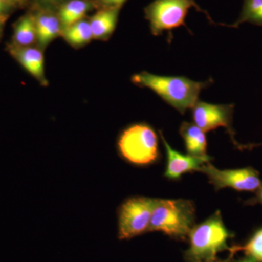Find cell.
<instances>
[{"mask_svg":"<svg viewBox=\"0 0 262 262\" xmlns=\"http://www.w3.org/2000/svg\"><path fill=\"white\" fill-rule=\"evenodd\" d=\"M132 81L138 86L154 91L163 101L182 114L192 108L198 102L201 91L213 82L212 80L196 82L185 77H167L147 72L134 75Z\"/></svg>","mask_w":262,"mask_h":262,"instance_id":"cell-1","label":"cell"},{"mask_svg":"<svg viewBox=\"0 0 262 262\" xmlns=\"http://www.w3.org/2000/svg\"><path fill=\"white\" fill-rule=\"evenodd\" d=\"M234 237L216 211L204 222L194 226L189 234V247L184 253L186 262H213L218 253L228 251L227 242Z\"/></svg>","mask_w":262,"mask_h":262,"instance_id":"cell-2","label":"cell"},{"mask_svg":"<svg viewBox=\"0 0 262 262\" xmlns=\"http://www.w3.org/2000/svg\"><path fill=\"white\" fill-rule=\"evenodd\" d=\"M195 206L189 200L156 199L149 229L185 241L195 226Z\"/></svg>","mask_w":262,"mask_h":262,"instance_id":"cell-3","label":"cell"},{"mask_svg":"<svg viewBox=\"0 0 262 262\" xmlns=\"http://www.w3.org/2000/svg\"><path fill=\"white\" fill-rule=\"evenodd\" d=\"M158 134L146 123L127 127L119 136L117 149L122 159L136 166H148L160 159Z\"/></svg>","mask_w":262,"mask_h":262,"instance_id":"cell-4","label":"cell"},{"mask_svg":"<svg viewBox=\"0 0 262 262\" xmlns=\"http://www.w3.org/2000/svg\"><path fill=\"white\" fill-rule=\"evenodd\" d=\"M156 199L135 196L127 198L117 210L120 241L130 239L149 232Z\"/></svg>","mask_w":262,"mask_h":262,"instance_id":"cell-5","label":"cell"},{"mask_svg":"<svg viewBox=\"0 0 262 262\" xmlns=\"http://www.w3.org/2000/svg\"><path fill=\"white\" fill-rule=\"evenodd\" d=\"M192 7L204 12L196 5L195 0H154L145 9L151 33L159 36L166 31L186 27L185 18Z\"/></svg>","mask_w":262,"mask_h":262,"instance_id":"cell-6","label":"cell"},{"mask_svg":"<svg viewBox=\"0 0 262 262\" xmlns=\"http://www.w3.org/2000/svg\"><path fill=\"white\" fill-rule=\"evenodd\" d=\"M200 171L206 174L215 190L229 187L238 192H256L262 186L259 173L251 167L220 170L207 163L202 165Z\"/></svg>","mask_w":262,"mask_h":262,"instance_id":"cell-7","label":"cell"},{"mask_svg":"<svg viewBox=\"0 0 262 262\" xmlns=\"http://www.w3.org/2000/svg\"><path fill=\"white\" fill-rule=\"evenodd\" d=\"M234 107L233 104H213L198 101L192 108L193 120L206 133L225 127L234 146L239 149H248L251 146L241 145L234 138L235 132L232 127Z\"/></svg>","mask_w":262,"mask_h":262,"instance_id":"cell-8","label":"cell"},{"mask_svg":"<svg viewBox=\"0 0 262 262\" xmlns=\"http://www.w3.org/2000/svg\"><path fill=\"white\" fill-rule=\"evenodd\" d=\"M160 136L166 152L167 164L164 176L170 180H179L184 173L200 171L202 165L210 163L212 160L211 157L208 155L195 157L179 153L167 142L161 131H160Z\"/></svg>","mask_w":262,"mask_h":262,"instance_id":"cell-9","label":"cell"},{"mask_svg":"<svg viewBox=\"0 0 262 262\" xmlns=\"http://www.w3.org/2000/svg\"><path fill=\"white\" fill-rule=\"evenodd\" d=\"M9 52L11 56L33 76L43 86L48 85V80L45 74L44 56L42 51L39 48L28 46H9Z\"/></svg>","mask_w":262,"mask_h":262,"instance_id":"cell-10","label":"cell"},{"mask_svg":"<svg viewBox=\"0 0 262 262\" xmlns=\"http://www.w3.org/2000/svg\"><path fill=\"white\" fill-rule=\"evenodd\" d=\"M37 42L39 47L44 48L61 34L62 26L57 15L43 11L34 15Z\"/></svg>","mask_w":262,"mask_h":262,"instance_id":"cell-11","label":"cell"},{"mask_svg":"<svg viewBox=\"0 0 262 262\" xmlns=\"http://www.w3.org/2000/svg\"><path fill=\"white\" fill-rule=\"evenodd\" d=\"M120 8H104L97 12L89 20L93 37L107 39L116 28Z\"/></svg>","mask_w":262,"mask_h":262,"instance_id":"cell-12","label":"cell"},{"mask_svg":"<svg viewBox=\"0 0 262 262\" xmlns=\"http://www.w3.org/2000/svg\"><path fill=\"white\" fill-rule=\"evenodd\" d=\"M184 139L187 154L195 157L206 156L207 139L206 132L194 123L184 122L179 129Z\"/></svg>","mask_w":262,"mask_h":262,"instance_id":"cell-13","label":"cell"},{"mask_svg":"<svg viewBox=\"0 0 262 262\" xmlns=\"http://www.w3.org/2000/svg\"><path fill=\"white\" fill-rule=\"evenodd\" d=\"M37 42L34 15H24L18 20L14 27L13 44L15 46L28 47Z\"/></svg>","mask_w":262,"mask_h":262,"instance_id":"cell-14","label":"cell"},{"mask_svg":"<svg viewBox=\"0 0 262 262\" xmlns=\"http://www.w3.org/2000/svg\"><path fill=\"white\" fill-rule=\"evenodd\" d=\"M91 10V4L84 0H71L60 9L58 18L62 29L83 20L84 15Z\"/></svg>","mask_w":262,"mask_h":262,"instance_id":"cell-15","label":"cell"},{"mask_svg":"<svg viewBox=\"0 0 262 262\" xmlns=\"http://www.w3.org/2000/svg\"><path fill=\"white\" fill-rule=\"evenodd\" d=\"M61 34L65 40L74 47L83 46L94 39L89 21L84 20L62 29Z\"/></svg>","mask_w":262,"mask_h":262,"instance_id":"cell-16","label":"cell"},{"mask_svg":"<svg viewBox=\"0 0 262 262\" xmlns=\"http://www.w3.org/2000/svg\"><path fill=\"white\" fill-rule=\"evenodd\" d=\"M229 257L233 258L238 252H244L246 256L256 262H262V227L257 229L251 238L242 246H233L228 249Z\"/></svg>","mask_w":262,"mask_h":262,"instance_id":"cell-17","label":"cell"},{"mask_svg":"<svg viewBox=\"0 0 262 262\" xmlns=\"http://www.w3.org/2000/svg\"><path fill=\"white\" fill-rule=\"evenodd\" d=\"M244 23L262 26V0H244L239 18L228 27L237 28L241 24Z\"/></svg>","mask_w":262,"mask_h":262,"instance_id":"cell-18","label":"cell"},{"mask_svg":"<svg viewBox=\"0 0 262 262\" xmlns=\"http://www.w3.org/2000/svg\"><path fill=\"white\" fill-rule=\"evenodd\" d=\"M256 204H260L262 206V186L255 192V196L253 198L246 201V205L252 206Z\"/></svg>","mask_w":262,"mask_h":262,"instance_id":"cell-19","label":"cell"},{"mask_svg":"<svg viewBox=\"0 0 262 262\" xmlns=\"http://www.w3.org/2000/svg\"><path fill=\"white\" fill-rule=\"evenodd\" d=\"M127 0H101L105 8H121Z\"/></svg>","mask_w":262,"mask_h":262,"instance_id":"cell-20","label":"cell"},{"mask_svg":"<svg viewBox=\"0 0 262 262\" xmlns=\"http://www.w3.org/2000/svg\"><path fill=\"white\" fill-rule=\"evenodd\" d=\"M12 6H13V5L5 3V2L0 0V18L6 17L7 13L11 9Z\"/></svg>","mask_w":262,"mask_h":262,"instance_id":"cell-21","label":"cell"},{"mask_svg":"<svg viewBox=\"0 0 262 262\" xmlns=\"http://www.w3.org/2000/svg\"><path fill=\"white\" fill-rule=\"evenodd\" d=\"M231 262H256L253 259V258L248 257V256H246V257L241 258V259L237 260V261H232Z\"/></svg>","mask_w":262,"mask_h":262,"instance_id":"cell-22","label":"cell"},{"mask_svg":"<svg viewBox=\"0 0 262 262\" xmlns=\"http://www.w3.org/2000/svg\"><path fill=\"white\" fill-rule=\"evenodd\" d=\"M5 20H6V17H2V18H0V37H1L2 32H3Z\"/></svg>","mask_w":262,"mask_h":262,"instance_id":"cell-23","label":"cell"},{"mask_svg":"<svg viewBox=\"0 0 262 262\" xmlns=\"http://www.w3.org/2000/svg\"><path fill=\"white\" fill-rule=\"evenodd\" d=\"M2 1L13 5L15 3H17V2L20 1V0H2Z\"/></svg>","mask_w":262,"mask_h":262,"instance_id":"cell-24","label":"cell"},{"mask_svg":"<svg viewBox=\"0 0 262 262\" xmlns=\"http://www.w3.org/2000/svg\"><path fill=\"white\" fill-rule=\"evenodd\" d=\"M232 258H229L227 260H220V259H216L215 261L213 262H231L232 261Z\"/></svg>","mask_w":262,"mask_h":262,"instance_id":"cell-25","label":"cell"},{"mask_svg":"<svg viewBox=\"0 0 262 262\" xmlns=\"http://www.w3.org/2000/svg\"><path fill=\"white\" fill-rule=\"evenodd\" d=\"M43 2L46 3H57V2L61 1V0H42Z\"/></svg>","mask_w":262,"mask_h":262,"instance_id":"cell-26","label":"cell"}]
</instances>
